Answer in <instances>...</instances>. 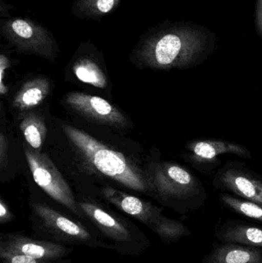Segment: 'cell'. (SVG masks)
Wrapping results in <instances>:
<instances>
[{
	"mask_svg": "<svg viewBox=\"0 0 262 263\" xmlns=\"http://www.w3.org/2000/svg\"><path fill=\"white\" fill-rule=\"evenodd\" d=\"M63 129L77 153L92 170L130 190L146 194L155 193L151 176L127 156L70 125H63Z\"/></svg>",
	"mask_w": 262,
	"mask_h": 263,
	"instance_id": "cell-1",
	"label": "cell"
},
{
	"mask_svg": "<svg viewBox=\"0 0 262 263\" xmlns=\"http://www.w3.org/2000/svg\"><path fill=\"white\" fill-rule=\"evenodd\" d=\"M32 236L71 247L112 250L110 243L90 224L71 217L45 202L31 203Z\"/></svg>",
	"mask_w": 262,
	"mask_h": 263,
	"instance_id": "cell-2",
	"label": "cell"
},
{
	"mask_svg": "<svg viewBox=\"0 0 262 263\" xmlns=\"http://www.w3.org/2000/svg\"><path fill=\"white\" fill-rule=\"evenodd\" d=\"M77 202L88 222L118 254L141 256L150 247L149 237L127 218L105 208L95 201L82 199Z\"/></svg>",
	"mask_w": 262,
	"mask_h": 263,
	"instance_id": "cell-3",
	"label": "cell"
},
{
	"mask_svg": "<svg viewBox=\"0 0 262 263\" xmlns=\"http://www.w3.org/2000/svg\"><path fill=\"white\" fill-rule=\"evenodd\" d=\"M212 35L191 25L162 37L153 49L150 64L158 69H186L201 63L212 51Z\"/></svg>",
	"mask_w": 262,
	"mask_h": 263,
	"instance_id": "cell-4",
	"label": "cell"
},
{
	"mask_svg": "<svg viewBox=\"0 0 262 263\" xmlns=\"http://www.w3.org/2000/svg\"><path fill=\"white\" fill-rule=\"evenodd\" d=\"M155 195L171 206L192 202L201 193V182L186 167L173 162L155 164L150 175Z\"/></svg>",
	"mask_w": 262,
	"mask_h": 263,
	"instance_id": "cell-5",
	"label": "cell"
},
{
	"mask_svg": "<svg viewBox=\"0 0 262 263\" xmlns=\"http://www.w3.org/2000/svg\"><path fill=\"white\" fill-rule=\"evenodd\" d=\"M25 155L35 183L55 202L69 210L75 217L88 222L69 184L52 161L37 150L25 147Z\"/></svg>",
	"mask_w": 262,
	"mask_h": 263,
	"instance_id": "cell-6",
	"label": "cell"
},
{
	"mask_svg": "<svg viewBox=\"0 0 262 263\" xmlns=\"http://www.w3.org/2000/svg\"><path fill=\"white\" fill-rule=\"evenodd\" d=\"M74 247L43 240L23 232L0 234V253L22 254L41 259H66Z\"/></svg>",
	"mask_w": 262,
	"mask_h": 263,
	"instance_id": "cell-7",
	"label": "cell"
},
{
	"mask_svg": "<svg viewBox=\"0 0 262 263\" xmlns=\"http://www.w3.org/2000/svg\"><path fill=\"white\" fill-rule=\"evenodd\" d=\"M65 103L71 109L96 123L117 128H126V117L113 105L101 97L79 92L66 94Z\"/></svg>",
	"mask_w": 262,
	"mask_h": 263,
	"instance_id": "cell-8",
	"label": "cell"
},
{
	"mask_svg": "<svg viewBox=\"0 0 262 263\" xmlns=\"http://www.w3.org/2000/svg\"><path fill=\"white\" fill-rule=\"evenodd\" d=\"M186 148V159L198 170L216 165L221 155L234 154L252 159L250 151L244 145L220 139H195L187 142Z\"/></svg>",
	"mask_w": 262,
	"mask_h": 263,
	"instance_id": "cell-9",
	"label": "cell"
},
{
	"mask_svg": "<svg viewBox=\"0 0 262 263\" xmlns=\"http://www.w3.org/2000/svg\"><path fill=\"white\" fill-rule=\"evenodd\" d=\"M214 185L243 199L262 205V179L249 170L226 165L215 176Z\"/></svg>",
	"mask_w": 262,
	"mask_h": 263,
	"instance_id": "cell-10",
	"label": "cell"
},
{
	"mask_svg": "<svg viewBox=\"0 0 262 263\" xmlns=\"http://www.w3.org/2000/svg\"><path fill=\"white\" fill-rule=\"evenodd\" d=\"M102 196L105 200L139 221L152 231L163 216V208L156 206L149 201L131 196L112 187H105L102 190Z\"/></svg>",
	"mask_w": 262,
	"mask_h": 263,
	"instance_id": "cell-11",
	"label": "cell"
},
{
	"mask_svg": "<svg viewBox=\"0 0 262 263\" xmlns=\"http://www.w3.org/2000/svg\"><path fill=\"white\" fill-rule=\"evenodd\" d=\"M262 250L231 242L215 243L201 263H261Z\"/></svg>",
	"mask_w": 262,
	"mask_h": 263,
	"instance_id": "cell-12",
	"label": "cell"
},
{
	"mask_svg": "<svg viewBox=\"0 0 262 263\" xmlns=\"http://www.w3.org/2000/svg\"><path fill=\"white\" fill-rule=\"evenodd\" d=\"M221 242H231L262 250V228L241 221H229L215 231Z\"/></svg>",
	"mask_w": 262,
	"mask_h": 263,
	"instance_id": "cell-13",
	"label": "cell"
},
{
	"mask_svg": "<svg viewBox=\"0 0 262 263\" xmlns=\"http://www.w3.org/2000/svg\"><path fill=\"white\" fill-rule=\"evenodd\" d=\"M50 92V83L45 78H35L23 85L13 100V106L24 111L41 104Z\"/></svg>",
	"mask_w": 262,
	"mask_h": 263,
	"instance_id": "cell-14",
	"label": "cell"
},
{
	"mask_svg": "<svg viewBox=\"0 0 262 263\" xmlns=\"http://www.w3.org/2000/svg\"><path fill=\"white\" fill-rule=\"evenodd\" d=\"M19 128L28 144L33 149L39 151L47 133L44 118L37 112H29L22 119Z\"/></svg>",
	"mask_w": 262,
	"mask_h": 263,
	"instance_id": "cell-15",
	"label": "cell"
},
{
	"mask_svg": "<svg viewBox=\"0 0 262 263\" xmlns=\"http://www.w3.org/2000/svg\"><path fill=\"white\" fill-rule=\"evenodd\" d=\"M152 231L158 235L162 242L168 245L177 242L182 238L190 236L192 233L183 222L165 216L160 218Z\"/></svg>",
	"mask_w": 262,
	"mask_h": 263,
	"instance_id": "cell-16",
	"label": "cell"
},
{
	"mask_svg": "<svg viewBox=\"0 0 262 263\" xmlns=\"http://www.w3.org/2000/svg\"><path fill=\"white\" fill-rule=\"evenodd\" d=\"M223 205L241 216L250 218L262 223V205L246 199H238L228 194L220 195Z\"/></svg>",
	"mask_w": 262,
	"mask_h": 263,
	"instance_id": "cell-17",
	"label": "cell"
},
{
	"mask_svg": "<svg viewBox=\"0 0 262 263\" xmlns=\"http://www.w3.org/2000/svg\"><path fill=\"white\" fill-rule=\"evenodd\" d=\"M74 72L80 81L104 89L107 86V80L101 69L92 62H83L76 65Z\"/></svg>",
	"mask_w": 262,
	"mask_h": 263,
	"instance_id": "cell-18",
	"label": "cell"
},
{
	"mask_svg": "<svg viewBox=\"0 0 262 263\" xmlns=\"http://www.w3.org/2000/svg\"><path fill=\"white\" fill-rule=\"evenodd\" d=\"M0 263H71V259H41L22 254L0 253Z\"/></svg>",
	"mask_w": 262,
	"mask_h": 263,
	"instance_id": "cell-19",
	"label": "cell"
},
{
	"mask_svg": "<svg viewBox=\"0 0 262 263\" xmlns=\"http://www.w3.org/2000/svg\"><path fill=\"white\" fill-rule=\"evenodd\" d=\"M9 162V141L4 133L0 134V168L5 170Z\"/></svg>",
	"mask_w": 262,
	"mask_h": 263,
	"instance_id": "cell-20",
	"label": "cell"
},
{
	"mask_svg": "<svg viewBox=\"0 0 262 263\" xmlns=\"http://www.w3.org/2000/svg\"><path fill=\"white\" fill-rule=\"evenodd\" d=\"M12 29L17 35L23 37V38L29 39L32 35V28L23 20H15L12 23Z\"/></svg>",
	"mask_w": 262,
	"mask_h": 263,
	"instance_id": "cell-21",
	"label": "cell"
},
{
	"mask_svg": "<svg viewBox=\"0 0 262 263\" xmlns=\"http://www.w3.org/2000/svg\"><path fill=\"white\" fill-rule=\"evenodd\" d=\"M15 216L9 210L7 204L4 202L3 199H1L0 200V223L2 225H6V224L12 222Z\"/></svg>",
	"mask_w": 262,
	"mask_h": 263,
	"instance_id": "cell-22",
	"label": "cell"
},
{
	"mask_svg": "<svg viewBox=\"0 0 262 263\" xmlns=\"http://www.w3.org/2000/svg\"><path fill=\"white\" fill-rule=\"evenodd\" d=\"M8 67H9V62L7 59L2 55L1 61H0V94L2 96L6 95L9 91L7 86L4 84L5 72Z\"/></svg>",
	"mask_w": 262,
	"mask_h": 263,
	"instance_id": "cell-23",
	"label": "cell"
},
{
	"mask_svg": "<svg viewBox=\"0 0 262 263\" xmlns=\"http://www.w3.org/2000/svg\"><path fill=\"white\" fill-rule=\"evenodd\" d=\"M255 23L257 32L262 39V0H257L255 13Z\"/></svg>",
	"mask_w": 262,
	"mask_h": 263,
	"instance_id": "cell-24",
	"label": "cell"
},
{
	"mask_svg": "<svg viewBox=\"0 0 262 263\" xmlns=\"http://www.w3.org/2000/svg\"><path fill=\"white\" fill-rule=\"evenodd\" d=\"M98 9L103 12H108L111 10L114 5V0H98Z\"/></svg>",
	"mask_w": 262,
	"mask_h": 263,
	"instance_id": "cell-25",
	"label": "cell"
},
{
	"mask_svg": "<svg viewBox=\"0 0 262 263\" xmlns=\"http://www.w3.org/2000/svg\"><path fill=\"white\" fill-rule=\"evenodd\" d=\"M262 263V262H261Z\"/></svg>",
	"mask_w": 262,
	"mask_h": 263,
	"instance_id": "cell-26",
	"label": "cell"
}]
</instances>
